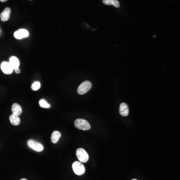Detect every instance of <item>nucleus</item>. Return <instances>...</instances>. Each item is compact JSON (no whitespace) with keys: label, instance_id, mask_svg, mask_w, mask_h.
<instances>
[{"label":"nucleus","instance_id":"dca6fc26","mask_svg":"<svg viewBox=\"0 0 180 180\" xmlns=\"http://www.w3.org/2000/svg\"><path fill=\"white\" fill-rule=\"evenodd\" d=\"M40 87H41V84L39 82H35L31 86L32 89L35 91H38Z\"/></svg>","mask_w":180,"mask_h":180},{"label":"nucleus","instance_id":"9b49d317","mask_svg":"<svg viewBox=\"0 0 180 180\" xmlns=\"http://www.w3.org/2000/svg\"><path fill=\"white\" fill-rule=\"evenodd\" d=\"M9 63L14 70L16 69L17 68H19L20 66V61L18 58L15 56H12L10 58Z\"/></svg>","mask_w":180,"mask_h":180},{"label":"nucleus","instance_id":"f257e3e1","mask_svg":"<svg viewBox=\"0 0 180 180\" xmlns=\"http://www.w3.org/2000/svg\"><path fill=\"white\" fill-rule=\"evenodd\" d=\"M75 126L77 129L80 130H89L91 129V126L87 121L78 119L75 121Z\"/></svg>","mask_w":180,"mask_h":180},{"label":"nucleus","instance_id":"a211bd4d","mask_svg":"<svg viewBox=\"0 0 180 180\" xmlns=\"http://www.w3.org/2000/svg\"><path fill=\"white\" fill-rule=\"evenodd\" d=\"M8 0H0V1L1 2H5L7 1Z\"/></svg>","mask_w":180,"mask_h":180},{"label":"nucleus","instance_id":"f3484780","mask_svg":"<svg viewBox=\"0 0 180 180\" xmlns=\"http://www.w3.org/2000/svg\"><path fill=\"white\" fill-rule=\"evenodd\" d=\"M15 72H16V73L17 74H19L20 73L21 70L19 68H17L16 69H15Z\"/></svg>","mask_w":180,"mask_h":180},{"label":"nucleus","instance_id":"6ab92c4d","mask_svg":"<svg viewBox=\"0 0 180 180\" xmlns=\"http://www.w3.org/2000/svg\"><path fill=\"white\" fill-rule=\"evenodd\" d=\"M27 180V179H21V180Z\"/></svg>","mask_w":180,"mask_h":180},{"label":"nucleus","instance_id":"423d86ee","mask_svg":"<svg viewBox=\"0 0 180 180\" xmlns=\"http://www.w3.org/2000/svg\"><path fill=\"white\" fill-rule=\"evenodd\" d=\"M1 69L2 72L5 74L10 75L13 72V68L12 67L9 63L7 62H3L1 65Z\"/></svg>","mask_w":180,"mask_h":180},{"label":"nucleus","instance_id":"9d476101","mask_svg":"<svg viewBox=\"0 0 180 180\" xmlns=\"http://www.w3.org/2000/svg\"><path fill=\"white\" fill-rule=\"evenodd\" d=\"M12 111L13 115L19 116L22 113V107L17 103H14L12 106Z\"/></svg>","mask_w":180,"mask_h":180},{"label":"nucleus","instance_id":"f8f14e48","mask_svg":"<svg viewBox=\"0 0 180 180\" xmlns=\"http://www.w3.org/2000/svg\"><path fill=\"white\" fill-rule=\"evenodd\" d=\"M61 137V134L60 132L55 131L53 132L51 135V140L53 144H56L58 142L59 140Z\"/></svg>","mask_w":180,"mask_h":180},{"label":"nucleus","instance_id":"7ed1b4c3","mask_svg":"<svg viewBox=\"0 0 180 180\" xmlns=\"http://www.w3.org/2000/svg\"><path fill=\"white\" fill-rule=\"evenodd\" d=\"M92 86V84L90 82L88 81L84 82L78 87V93L80 95H84L91 89Z\"/></svg>","mask_w":180,"mask_h":180},{"label":"nucleus","instance_id":"f03ea898","mask_svg":"<svg viewBox=\"0 0 180 180\" xmlns=\"http://www.w3.org/2000/svg\"><path fill=\"white\" fill-rule=\"evenodd\" d=\"M74 172L76 175L81 176L85 172V168L82 163L80 162L76 161L72 165Z\"/></svg>","mask_w":180,"mask_h":180},{"label":"nucleus","instance_id":"ddd939ff","mask_svg":"<svg viewBox=\"0 0 180 180\" xmlns=\"http://www.w3.org/2000/svg\"><path fill=\"white\" fill-rule=\"evenodd\" d=\"M10 121L11 123L14 126L19 125L20 123V118L18 116L14 115L13 114L10 116Z\"/></svg>","mask_w":180,"mask_h":180},{"label":"nucleus","instance_id":"2eb2a0df","mask_svg":"<svg viewBox=\"0 0 180 180\" xmlns=\"http://www.w3.org/2000/svg\"><path fill=\"white\" fill-rule=\"evenodd\" d=\"M39 105L40 107L43 108L48 109L51 107L50 104H49L45 99H41L39 101Z\"/></svg>","mask_w":180,"mask_h":180},{"label":"nucleus","instance_id":"39448f33","mask_svg":"<svg viewBox=\"0 0 180 180\" xmlns=\"http://www.w3.org/2000/svg\"><path fill=\"white\" fill-rule=\"evenodd\" d=\"M28 145L30 148L37 152H42L44 150V147L42 144L33 140H30L28 141Z\"/></svg>","mask_w":180,"mask_h":180},{"label":"nucleus","instance_id":"6e6552de","mask_svg":"<svg viewBox=\"0 0 180 180\" xmlns=\"http://www.w3.org/2000/svg\"><path fill=\"white\" fill-rule=\"evenodd\" d=\"M120 114L122 116L126 117L129 115V107L126 103H122L120 106Z\"/></svg>","mask_w":180,"mask_h":180},{"label":"nucleus","instance_id":"4468645a","mask_svg":"<svg viewBox=\"0 0 180 180\" xmlns=\"http://www.w3.org/2000/svg\"><path fill=\"white\" fill-rule=\"evenodd\" d=\"M103 2L106 5H113L116 8L120 7V3L117 0H103Z\"/></svg>","mask_w":180,"mask_h":180},{"label":"nucleus","instance_id":"1a4fd4ad","mask_svg":"<svg viewBox=\"0 0 180 180\" xmlns=\"http://www.w3.org/2000/svg\"><path fill=\"white\" fill-rule=\"evenodd\" d=\"M11 9L7 7L3 11L0 15V17L2 22H6L9 19L11 14Z\"/></svg>","mask_w":180,"mask_h":180},{"label":"nucleus","instance_id":"aec40b11","mask_svg":"<svg viewBox=\"0 0 180 180\" xmlns=\"http://www.w3.org/2000/svg\"><path fill=\"white\" fill-rule=\"evenodd\" d=\"M136 180V179H133V180Z\"/></svg>","mask_w":180,"mask_h":180},{"label":"nucleus","instance_id":"20e7f679","mask_svg":"<svg viewBox=\"0 0 180 180\" xmlns=\"http://www.w3.org/2000/svg\"><path fill=\"white\" fill-rule=\"evenodd\" d=\"M76 156L80 162L86 163L88 161L89 157L88 153L84 149L79 148L76 151Z\"/></svg>","mask_w":180,"mask_h":180},{"label":"nucleus","instance_id":"0eeeda50","mask_svg":"<svg viewBox=\"0 0 180 180\" xmlns=\"http://www.w3.org/2000/svg\"><path fill=\"white\" fill-rule=\"evenodd\" d=\"M29 35V32L26 29H20L18 31L15 32L14 33V37L17 39H22L28 37Z\"/></svg>","mask_w":180,"mask_h":180},{"label":"nucleus","instance_id":"412c9836","mask_svg":"<svg viewBox=\"0 0 180 180\" xmlns=\"http://www.w3.org/2000/svg\"><path fill=\"white\" fill-rule=\"evenodd\" d=\"M31 1H32V0H31Z\"/></svg>","mask_w":180,"mask_h":180}]
</instances>
